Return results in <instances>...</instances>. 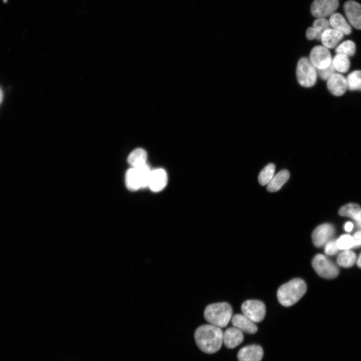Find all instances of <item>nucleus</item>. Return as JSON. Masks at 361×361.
I'll list each match as a JSON object with an SVG mask.
<instances>
[{"label": "nucleus", "mask_w": 361, "mask_h": 361, "mask_svg": "<svg viewBox=\"0 0 361 361\" xmlns=\"http://www.w3.org/2000/svg\"><path fill=\"white\" fill-rule=\"evenodd\" d=\"M223 332L219 327L211 324H204L197 328L194 337L198 347L207 353H214L221 347Z\"/></svg>", "instance_id": "1"}, {"label": "nucleus", "mask_w": 361, "mask_h": 361, "mask_svg": "<svg viewBox=\"0 0 361 361\" xmlns=\"http://www.w3.org/2000/svg\"><path fill=\"white\" fill-rule=\"evenodd\" d=\"M307 286L303 280L296 278L282 285L278 289L277 296L279 303L284 306L294 305L304 295Z\"/></svg>", "instance_id": "2"}, {"label": "nucleus", "mask_w": 361, "mask_h": 361, "mask_svg": "<svg viewBox=\"0 0 361 361\" xmlns=\"http://www.w3.org/2000/svg\"><path fill=\"white\" fill-rule=\"evenodd\" d=\"M233 310L227 302H220L208 305L204 310V315L209 324L220 328L226 327L231 320Z\"/></svg>", "instance_id": "3"}, {"label": "nucleus", "mask_w": 361, "mask_h": 361, "mask_svg": "<svg viewBox=\"0 0 361 361\" xmlns=\"http://www.w3.org/2000/svg\"><path fill=\"white\" fill-rule=\"evenodd\" d=\"M317 70L309 58L302 57L299 59L296 67V76L299 84L304 87L314 85L317 79Z\"/></svg>", "instance_id": "4"}, {"label": "nucleus", "mask_w": 361, "mask_h": 361, "mask_svg": "<svg viewBox=\"0 0 361 361\" xmlns=\"http://www.w3.org/2000/svg\"><path fill=\"white\" fill-rule=\"evenodd\" d=\"M312 266L320 277L333 279L339 273L337 266L326 256L318 254L312 259Z\"/></svg>", "instance_id": "5"}, {"label": "nucleus", "mask_w": 361, "mask_h": 361, "mask_svg": "<svg viewBox=\"0 0 361 361\" xmlns=\"http://www.w3.org/2000/svg\"><path fill=\"white\" fill-rule=\"evenodd\" d=\"M243 314L254 322H259L264 319L265 305L263 302L258 300H248L241 305Z\"/></svg>", "instance_id": "6"}, {"label": "nucleus", "mask_w": 361, "mask_h": 361, "mask_svg": "<svg viewBox=\"0 0 361 361\" xmlns=\"http://www.w3.org/2000/svg\"><path fill=\"white\" fill-rule=\"evenodd\" d=\"M309 59L316 70L328 67L331 64L332 59L329 49L323 45L313 48Z\"/></svg>", "instance_id": "7"}, {"label": "nucleus", "mask_w": 361, "mask_h": 361, "mask_svg": "<svg viewBox=\"0 0 361 361\" xmlns=\"http://www.w3.org/2000/svg\"><path fill=\"white\" fill-rule=\"evenodd\" d=\"M338 5V0H314L310 11L314 17L325 18L334 13Z\"/></svg>", "instance_id": "8"}, {"label": "nucleus", "mask_w": 361, "mask_h": 361, "mask_svg": "<svg viewBox=\"0 0 361 361\" xmlns=\"http://www.w3.org/2000/svg\"><path fill=\"white\" fill-rule=\"evenodd\" d=\"M335 228L330 224H323L317 226L313 231L312 240L316 247H321L330 240L335 234Z\"/></svg>", "instance_id": "9"}, {"label": "nucleus", "mask_w": 361, "mask_h": 361, "mask_svg": "<svg viewBox=\"0 0 361 361\" xmlns=\"http://www.w3.org/2000/svg\"><path fill=\"white\" fill-rule=\"evenodd\" d=\"M345 14L350 25L361 29V5L354 1H348L343 6Z\"/></svg>", "instance_id": "10"}, {"label": "nucleus", "mask_w": 361, "mask_h": 361, "mask_svg": "<svg viewBox=\"0 0 361 361\" xmlns=\"http://www.w3.org/2000/svg\"><path fill=\"white\" fill-rule=\"evenodd\" d=\"M327 87L332 95L341 96L347 89L346 79L340 73H334L327 80Z\"/></svg>", "instance_id": "11"}, {"label": "nucleus", "mask_w": 361, "mask_h": 361, "mask_svg": "<svg viewBox=\"0 0 361 361\" xmlns=\"http://www.w3.org/2000/svg\"><path fill=\"white\" fill-rule=\"evenodd\" d=\"M263 350L259 345L251 344L242 347L238 352L239 361H261Z\"/></svg>", "instance_id": "12"}, {"label": "nucleus", "mask_w": 361, "mask_h": 361, "mask_svg": "<svg viewBox=\"0 0 361 361\" xmlns=\"http://www.w3.org/2000/svg\"><path fill=\"white\" fill-rule=\"evenodd\" d=\"M167 183V175L164 169L156 168L151 170L148 187L154 192L162 190Z\"/></svg>", "instance_id": "13"}, {"label": "nucleus", "mask_w": 361, "mask_h": 361, "mask_svg": "<svg viewBox=\"0 0 361 361\" xmlns=\"http://www.w3.org/2000/svg\"><path fill=\"white\" fill-rule=\"evenodd\" d=\"M231 322L234 327L242 332L253 334L257 332L258 327L255 324L243 314H237L232 316Z\"/></svg>", "instance_id": "14"}, {"label": "nucleus", "mask_w": 361, "mask_h": 361, "mask_svg": "<svg viewBox=\"0 0 361 361\" xmlns=\"http://www.w3.org/2000/svg\"><path fill=\"white\" fill-rule=\"evenodd\" d=\"M244 339L243 332L235 327L227 328L223 332V342L228 348H234Z\"/></svg>", "instance_id": "15"}, {"label": "nucleus", "mask_w": 361, "mask_h": 361, "mask_svg": "<svg viewBox=\"0 0 361 361\" xmlns=\"http://www.w3.org/2000/svg\"><path fill=\"white\" fill-rule=\"evenodd\" d=\"M343 36L341 32L329 28L323 32L320 40L323 46L328 49H332L337 46L342 39Z\"/></svg>", "instance_id": "16"}, {"label": "nucleus", "mask_w": 361, "mask_h": 361, "mask_svg": "<svg viewBox=\"0 0 361 361\" xmlns=\"http://www.w3.org/2000/svg\"><path fill=\"white\" fill-rule=\"evenodd\" d=\"M330 26L332 28L341 32L343 35H349L351 32L350 25L341 14L333 13L329 19Z\"/></svg>", "instance_id": "17"}, {"label": "nucleus", "mask_w": 361, "mask_h": 361, "mask_svg": "<svg viewBox=\"0 0 361 361\" xmlns=\"http://www.w3.org/2000/svg\"><path fill=\"white\" fill-rule=\"evenodd\" d=\"M290 174L286 169H283L274 175L267 186V190L270 192L279 191L283 185L288 180Z\"/></svg>", "instance_id": "18"}, {"label": "nucleus", "mask_w": 361, "mask_h": 361, "mask_svg": "<svg viewBox=\"0 0 361 361\" xmlns=\"http://www.w3.org/2000/svg\"><path fill=\"white\" fill-rule=\"evenodd\" d=\"M125 184L127 189L131 191H135L141 188L140 176L136 168L131 167L127 171Z\"/></svg>", "instance_id": "19"}, {"label": "nucleus", "mask_w": 361, "mask_h": 361, "mask_svg": "<svg viewBox=\"0 0 361 361\" xmlns=\"http://www.w3.org/2000/svg\"><path fill=\"white\" fill-rule=\"evenodd\" d=\"M147 154L146 151L141 148L134 149L128 155V162L132 167H138L145 163Z\"/></svg>", "instance_id": "20"}, {"label": "nucleus", "mask_w": 361, "mask_h": 361, "mask_svg": "<svg viewBox=\"0 0 361 361\" xmlns=\"http://www.w3.org/2000/svg\"><path fill=\"white\" fill-rule=\"evenodd\" d=\"M350 64L349 57L341 54H336L332 59L331 62L335 71L339 73L347 72L350 67Z\"/></svg>", "instance_id": "21"}, {"label": "nucleus", "mask_w": 361, "mask_h": 361, "mask_svg": "<svg viewBox=\"0 0 361 361\" xmlns=\"http://www.w3.org/2000/svg\"><path fill=\"white\" fill-rule=\"evenodd\" d=\"M361 212L359 206L355 203H349L341 207L338 211L340 216H346L355 221L358 219Z\"/></svg>", "instance_id": "22"}, {"label": "nucleus", "mask_w": 361, "mask_h": 361, "mask_svg": "<svg viewBox=\"0 0 361 361\" xmlns=\"http://www.w3.org/2000/svg\"><path fill=\"white\" fill-rule=\"evenodd\" d=\"M356 261L355 254L349 250H344L339 254L337 258V262L339 266L343 267L352 266Z\"/></svg>", "instance_id": "23"}, {"label": "nucleus", "mask_w": 361, "mask_h": 361, "mask_svg": "<svg viewBox=\"0 0 361 361\" xmlns=\"http://www.w3.org/2000/svg\"><path fill=\"white\" fill-rule=\"evenodd\" d=\"M346 79L347 89L351 91H361V70L351 72Z\"/></svg>", "instance_id": "24"}, {"label": "nucleus", "mask_w": 361, "mask_h": 361, "mask_svg": "<svg viewBox=\"0 0 361 361\" xmlns=\"http://www.w3.org/2000/svg\"><path fill=\"white\" fill-rule=\"evenodd\" d=\"M275 165L273 163L268 164L260 172L258 182L262 186L268 185L274 175Z\"/></svg>", "instance_id": "25"}, {"label": "nucleus", "mask_w": 361, "mask_h": 361, "mask_svg": "<svg viewBox=\"0 0 361 361\" xmlns=\"http://www.w3.org/2000/svg\"><path fill=\"white\" fill-rule=\"evenodd\" d=\"M355 50L354 43L351 40H346L336 47L335 52L336 54H341L349 57L354 54Z\"/></svg>", "instance_id": "26"}, {"label": "nucleus", "mask_w": 361, "mask_h": 361, "mask_svg": "<svg viewBox=\"0 0 361 361\" xmlns=\"http://www.w3.org/2000/svg\"><path fill=\"white\" fill-rule=\"evenodd\" d=\"M329 21L326 18H317L313 23L312 28L316 32V39L320 40L321 34L324 31L330 28Z\"/></svg>", "instance_id": "27"}, {"label": "nucleus", "mask_w": 361, "mask_h": 361, "mask_svg": "<svg viewBox=\"0 0 361 361\" xmlns=\"http://www.w3.org/2000/svg\"><path fill=\"white\" fill-rule=\"evenodd\" d=\"M337 247L339 250H346L353 248L354 241L353 237L349 234L341 235L336 240Z\"/></svg>", "instance_id": "28"}, {"label": "nucleus", "mask_w": 361, "mask_h": 361, "mask_svg": "<svg viewBox=\"0 0 361 361\" xmlns=\"http://www.w3.org/2000/svg\"><path fill=\"white\" fill-rule=\"evenodd\" d=\"M136 168L138 172L141 183V188L148 187V182L151 170L147 163Z\"/></svg>", "instance_id": "29"}, {"label": "nucleus", "mask_w": 361, "mask_h": 361, "mask_svg": "<svg viewBox=\"0 0 361 361\" xmlns=\"http://www.w3.org/2000/svg\"><path fill=\"white\" fill-rule=\"evenodd\" d=\"M324 247L325 253L329 256L336 254L339 250L335 239L330 240L325 244Z\"/></svg>", "instance_id": "30"}, {"label": "nucleus", "mask_w": 361, "mask_h": 361, "mask_svg": "<svg viewBox=\"0 0 361 361\" xmlns=\"http://www.w3.org/2000/svg\"><path fill=\"white\" fill-rule=\"evenodd\" d=\"M317 73L322 79L324 80H327L331 76L335 73V70L332 64H331L329 66L325 69L317 70Z\"/></svg>", "instance_id": "31"}, {"label": "nucleus", "mask_w": 361, "mask_h": 361, "mask_svg": "<svg viewBox=\"0 0 361 361\" xmlns=\"http://www.w3.org/2000/svg\"><path fill=\"white\" fill-rule=\"evenodd\" d=\"M352 237L354 241L353 248L361 246V231H358L355 232Z\"/></svg>", "instance_id": "32"}, {"label": "nucleus", "mask_w": 361, "mask_h": 361, "mask_svg": "<svg viewBox=\"0 0 361 361\" xmlns=\"http://www.w3.org/2000/svg\"><path fill=\"white\" fill-rule=\"evenodd\" d=\"M306 35L307 38L309 40L316 39V32L312 27H310L307 29Z\"/></svg>", "instance_id": "33"}, {"label": "nucleus", "mask_w": 361, "mask_h": 361, "mask_svg": "<svg viewBox=\"0 0 361 361\" xmlns=\"http://www.w3.org/2000/svg\"><path fill=\"white\" fill-rule=\"evenodd\" d=\"M353 228V225L352 223L348 222L344 225V230L347 232H349L352 231Z\"/></svg>", "instance_id": "34"}, {"label": "nucleus", "mask_w": 361, "mask_h": 361, "mask_svg": "<svg viewBox=\"0 0 361 361\" xmlns=\"http://www.w3.org/2000/svg\"><path fill=\"white\" fill-rule=\"evenodd\" d=\"M355 222L358 231H361V212L358 219Z\"/></svg>", "instance_id": "35"}, {"label": "nucleus", "mask_w": 361, "mask_h": 361, "mask_svg": "<svg viewBox=\"0 0 361 361\" xmlns=\"http://www.w3.org/2000/svg\"><path fill=\"white\" fill-rule=\"evenodd\" d=\"M358 267L361 268V253L359 254L356 262Z\"/></svg>", "instance_id": "36"}, {"label": "nucleus", "mask_w": 361, "mask_h": 361, "mask_svg": "<svg viewBox=\"0 0 361 361\" xmlns=\"http://www.w3.org/2000/svg\"><path fill=\"white\" fill-rule=\"evenodd\" d=\"M3 99V91L1 89V88H0V104L2 102Z\"/></svg>", "instance_id": "37"}]
</instances>
